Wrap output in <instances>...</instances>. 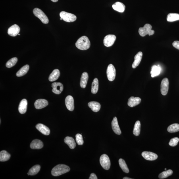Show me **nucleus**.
<instances>
[{"label": "nucleus", "mask_w": 179, "mask_h": 179, "mask_svg": "<svg viewBox=\"0 0 179 179\" xmlns=\"http://www.w3.org/2000/svg\"><path fill=\"white\" fill-rule=\"evenodd\" d=\"M132 178H129L128 177H124L123 178V179H132Z\"/></svg>", "instance_id": "nucleus-42"}, {"label": "nucleus", "mask_w": 179, "mask_h": 179, "mask_svg": "<svg viewBox=\"0 0 179 179\" xmlns=\"http://www.w3.org/2000/svg\"><path fill=\"white\" fill-rule=\"evenodd\" d=\"M29 69V66L26 65L23 66L17 72L16 76L17 77H21L25 75L28 71Z\"/></svg>", "instance_id": "nucleus-27"}, {"label": "nucleus", "mask_w": 179, "mask_h": 179, "mask_svg": "<svg viewBox=\"0 0 179 179\" xmlns=\"http://www.w3.org/2000/svg\"><path fill=\"white\" fill-rule=\"evenodd\" d=\"M41 166L39 165H36L33 166L29 170L27 174L28 176H34L40 170Z\"/></svg>", "instance_id": "nucleus-30"}, {"label": "nucleus", "mask_w": 179, "mask_h": 179, "mask_svg": "<svg viewBox=\"0 0 179 179\" xmlns=\"http://www.w3.org/2000/svg\"><path fill=\"white\" fill-rule=\"evenodd\" d=\"M76 142L79 145H82L84 143L83 137L81 134H77L76 135Z\"/></svg>", "instance_id": "nucleus-37"}, {"label": "nucleus", "mask_w": 179, "mask_h": 179, "mask_svg": "<svg viewBox=\"0 0 179 179\" xmlns=\"http://www.w3.org/2000/svg\"><path fill=\"white\" fill-rule=\"evenodd\" d=\"M70 170L68 166L63 164H59L54 167L51 170V174L53 176H57L66 173Z\"/></svg>", "instance_id": "nucleus-2"}, {"label": "nucleus", "mask_w": 179, "mask_h": 179, "mask_svg": "<svg viewBox=\"0 0 179 179\" xmlns=\"http://www.w3.org/2000/svg\"><path fill=\"white\" fill-rule=\"evenodd\" d=\"M51 86L53 92L56 94H60L63 90V85L61 83L54 82L52 84Z\"/></svg>", "instance_id": "nucleus-10"}, {"label": "nucleus", "mask_w": 179, "mask_h": 179, "mask_svg": "<svg viewBox=\"0 0 179 179\" xmlns=\"http://www.w3.org/2000/svg\"><path fill=\"white\" fill-rule=\"evenodd\" d=\"M107 77L110 81H112L115 79L116 76V70L114 66L110 64L108 66L107 71Z\"/></svg>", "instance_id": "nucleus-7"}, {"label": "nucleus", "mask_w": 179, "mask_h": 179, "mask_svg": "<svg viewBox=\"0 0 179 179\" xmlns=\"http://www.w3.org/2000/svg\"><path fill=\"white\" fill-rule=\"evenodd\" d=\"M18 35H20V34H18Z\"/></svg>", "instance_id": "nucleus-45"}, {"label": "nucleus", "mask_w": 179, "mask_h": 179, "mask_svg": "<svg viewBox=\"0 0 179 179\" xmlns=\"http://www.w3.org/2000/svg\"><path fill=\"white\" fill-rule=\"evenodd\" d=\"M18 61V59L16 57L12 58L8 60L6 64V67L8 68H11L15 65Z\"/></svg>", "instance_id": "nucleus-36"}, {"label": "nucleus", "mask_w": 179, "mask_h": 179, "mask_svg": "<svg viewBox=\"0 0 179 179\" xmlns=\"http://www.w3.org/2000/svg\"><path fill=\"white\" fill-rule=\"evenodd\" d=\"M65 103L66 108L70 111H73L74 110V100L73 98L71 96H68L66 97Z\"/></svg>", "instance_id": "nucleus-13"}, {"label": "nucleus", "mask_w": 179, "mask_h": 179, "mask_svg": "<svg viewBox=\"0 0 179 179\" xmlns=\"http://www.w3.org/2000/svg\"><path fill=\"white\" fill-rule=\"evenodd\" d=\"M48 102L45 99H39L35 102L34 105L37 109H42L48 105Z\"/></svg>", "instance_id": "nucleus-14"}, {"label": "nucleus", "mask_w": 179, "mask_h": 179, "mask_svg": "<svg viewBox=\"0 0 179 179\" xmlns=\"http://www.w3.org/2000/svg\"><path fill=\"white\" fill-rule=\"evenodd\" d=\"M60 16L62 20L67 22H73L77 19L76 16L74 14L64 11L60 12Z\"/></svg>", "instance_id": "nucleus-5"}, {"label": "nucleus", "mask_w": 179, "mask_h": 179, "mask_svg": "<svg viewBox=\"0 0 179 179\" xmlns=\"http://www.w3.org/2000/svg\"><path fill=\"white\" fill-rule=\"evenodd\" d=\"M27 101L25 99H23L21 101L18 107L19 111L21 114L25 113L27 108Z\"/></svg>", "instance_id": "nucleus-18"}, {"label": "nucleus", "mask_w": 179, "mask_h": 179, "mask_svg": "<svg viewBox=\"0 0 179 179\" xmlns=\"http://www.w3.org/2000/svg\"><path fill=\"white\" fill-rule=\"evenodd\" d=\"M112 130L116 134L118 135L121 134V131L118 124L117 118L116 117H114L113 118L112 122Z\"/></svg>", "instance_id": "nucleus-15"}, {"label": "nucleus", "mask_w": 179, "mask_h": 179, "mask_svg": "<svg viewBox=\"0 0 179 179\" xmlns=\"http://www.w3.org/2000/svg\"><path fill=\"white\" fill-rule=\"evenodd\" d=\"M112 8L116 11L118 12H123L125 9L126 7L124 4L120 2H116L112 6Z\"/></svg>", "instance_id": "nucleus-21"}, {"label": "nucleus", "mask_w": 179, "mask_h": 179, "mask_svg": "<svg viewBox=\"0 0 179 179\" xmlns=\"http://www.w3.org/2000/svg\"><path fill=\"white\" fill-rule=\"evenodd\" d=\"M33 12L35 16L39 18L43 24L48 23L49 19L42 10L38 8H35L33 10Z\"/></svg>", "instance_id": "nucleus-3"}, {"label": "nucleus", "mask_w": 179, "mask_h": 179, "mask_svg": "<svg viewBox=\"0 0 179 179\" xmlns=\"http://www.w3.org/2000/svg\"><path fill=\"white\" fill-rule=\"evenodd\" d=\"M179 139L178 137H175L170 140L169 143V145L170 146L174 147L178 144L179 142Z\"/></svg>", "instance_id": "nucleus-38"}, {"label": "nucleus", "mask_w": 179, "mask_h": 179, "mask_svg": "<svg viewBox=\"0 0 179 179\" xmlns=\"http://www.w3.org/2000/svg\"><path fill=\"white\" fill-rule=\"evenodd\" d=\"M60 20H62V18H60Z\"/></svg>", "instance_id": "nucleus-43"}, {"label": "nucleus", "mask_w": 179, "mask_h": 179, "mask_svg": "<svg viewBox=\"0 0 179 179\" xmlns=\"http://www.w3.org/2000/svg\"><path fill=\"white\" fill-rule=\"evenodd\" d=\"M142 155L145 159L148 161H154L156 160L158 157L156 154L150 152H143L142 153Z\"/></svg>", "instance_id": "nucleus-12"}, {"label": "nucleus", "mask_w": 179, "mask_h": 179, "mask_svg": "<svg viewBox=\"0 0 179 179\" xmlns=\"http://www.w3.org/2000/svg\"><path fill=\"white\" fill-rule=\"evenodd\" d=\"M168 131L170 133H175L179 131V124H173L168 127Z\"/></svg>", "instance_id": "nucleus-34"}, {"label": "nucleus", "mask_w": 179, "mask_h": 179, "mask_svg": "<svg viewBox=\"0 0 179 179\" xmlns=\"http://www.w3.org/2000/svg\"><path fill=\"white\" fill-rule=\"evenodd\" d=\"M143 53L141 51H139L137 53L134 57V60L132 64V67L133 68H135L140 64L142 59Z\"/></svg>", "instance_id": "nucleus-20"}, {"label": "nucleus", "mask_w": 179, "mask_h": 179, "mask_svg": "<svg viewBox=\"0 0 179 179\" xmlns=\"http://www.w3.org/2000/svg\"><path fill=\"white\" fill-rule=\"evenodd\" d=\"M99 89V81L97 78L94 79L92 85L91 92L93 94H96Z\"/></svg>", "instance_id": "nucleus-28"}, {"label": "nucleus", "mask_w": 179, "mask_h": 179, "mask_svg": "<svg viewBox=\"0 0 179 179\" xmlns=\"http://www.w3.org/2000/svg\"><path fill=\"white\" fill-rule=\"evenodd\" d=\"M167 20L168 21L170 22L179 20V14L174 13L168 14L167 17Z\"/></svg>", "instance_id": "nucleus-31"}, {"label": "nucleus", "mask_w": 179, "mask_h": 179, "mask_svg": "<svg viewBox=\"0 0 179 179\" xmlns=\"http://www.w3.org/2000/svg\"><path fill=\"white\" fill-rule=\"evenodd\" d=\"M11 156L7 151L3 150L0 152V161L5 162L10 159Z\"/></svg>", "instance_id": "nucleus-29"}, {"label": "nucleus", "mask_w": 179, "mask_h": 179, "mask_svg": "<svg viewBox=\"0 0 179 179\" xmlns=\"http://www.w3.org/2000/svg\"><path fill=\"white\" fill-rule=\"evenodd\" d=\"M89 179H97V176L95 174L92 173L90 175V176L89 178Z\"/></svg>", "instance_id": "nucleus-40"}, {"label": "nucleus", "mask_w": 179, "mask_h": 179, "mask_svg": "<svg viewBox=\"0 0 179 179\" xmlns=\"http://www.w3.org/2000/svg\"><path fill=\"white\" fill-rule=\"evenodd\" d=\"M76 47L81 50H86L90 47L91 43L88 37L83 36L79 38L75 43Z\"/></svg>", "instance_id": "nucleus-1"}, {"label": "nucleus", "mask_w": 179, "mask_h": 179, "mask_svg": "<svg viewBox=\"0 0 179 179\" xmlns=\"http://www.w3.org/2000/svg\"><path fill=\"white\" fill-rule=\"evenodd\" d=\"M141 128L140 122L139 121H137L134 125L133 134L135 136H138L140 134Z\"/></svg>", "instance_id": "nucleus-32"}, {"label": "nucleus", "mask_w": 179, "mask_h": 179, "mask_svg": "<svg viewBox=\"0 0 179 179\" xmlns=\"http://www.w3.org/2000/svg\"><path fill=\"white\" fill-rule=\"evenodd\" d=\"M172 45L176 48L179 50V41H175L172 43Z\"/></svg>", "instance_id": "nucleus-39"}, {"label": "nucleus", "mask_w": 179, "mask_h": 179, "mask_svg": "<svg viewBox=\"0 0 179 179\" xmlns=\"http://www.w3.org/2000/svg\"><path fill=\"white\" fill-rule=\"evenodd\" d=\"M52 1L54 2V3H55V2H57L59 1V0H51Z\"/></svg>", "instance_id": "nucleus-41"}, {"label": "nucleus", "mask_w": 179, "mask_h": 179, "mask_svg": "<svg viewBox=\"0 0 179 179\" xmlns=\"http://www.w3.org/2000/svg\"><path fill=\"white\" fill-rule=\"evenodd\" d=\"M173 171L171 170H169L164 171L159 174V178L160 179H164L167 178L168 177L172 175Z\"/></svg>", "instance_id": "nucleus-35"}, {"label": "nucleus", "mask_w": 179, "mask_h": 179, "mask_svg": "<svg viewBox=\"0 0 179 179\" xmlns=\"http://www.w3.org/2000/svg\"><path fill=\"white\" fill-rule=\"evenodd\" d=\"M89 107L90 108L92 111L95 112H97L100 111L101 109V105L96 102H91L88 103Z\"/></svg>", "instance_id": "nucleus-23"}, {"label": "nucleus", "mask_w": 179, "mask_h": 179, "mask_svg": "<svg viewBox=\"0 0 179 179\" xmlns=\"http://www.w3.org/2000/svg\"><path fill=\"white\" fill-rule=\"evenodd\" d=\"M119 164L120 167L123 171L126 173H128L129 172V170L124 160L122 159H120Z\"/></svg>", "instance_id": "nucleus-33"}, {"label": "nucleus", "mask_w": 179, "mask_h": 179, "mask_svg": "<svg viewBox=\"0 0 179 179\" xmlns=\"http://www.w3.org/2000/svg\"><path fill=\"white\" fill-rule=\"evenodd\" d=\"M165 170H166V168H165Z\"/></svg>", "instance_id": "nucleus-44"}, {"label": "nucleus", "mask_w": 179, "mask_h": 179, "mask_svg": "<svg viewBox=\"0 0 179 179\" xmlns=\"http://www.w3.org/2000/svg\"><path fill=\"white\" fill-rule=\"evenodd\" d=\"M116 37L114 35L106 36L104 39V45L106 47H110L113 45L116 40Z\"/></svg>", "instance_id": "nucleus-8"}, {"label": "nucleus", "mask_w": 179, "mask_h": 179, "mask_svg": "<svg viewBox=\"0 0 179 179\" xmlns=\"http://www.w3.org/2000/svg\"><path fill=\"white\" fill-rule=\"evenodd\" d=\"M89 76L86 72L83 73L81 78L80 86L82 88H86Z\"/></svg>", "instance_id": "nucleus-22"}, {"label": "nucleus", "mask_w": 179, "mask_h": 179, "mask_svg": "<svg viewBox=\"0 0 179 179\" xmlns=\"http://www.w3.org/2000/svg\"><path fill=\"white\" fill-rule=\"evenodd\" d=\"M43 146V144L42 141L38 139L33 140L30 145L31 148L33 149H41L42 148Z\"/></svg>", "instance_id": "nucleus-19"}, {"label": "nucleus", "mask_w": 179, "mask_h": 179, "mask_svg": "<svg viewBox=\"0 0 179 179\" xmlns=\"http://www.w3.org/2000/svg\"><path fill=\"white\" fill-rule=\"evenodd\" d=\"M161 68L159 65H154L152 66L151 71L152 77H154L159 75L161 73Z\"/></svg>", "instance_id": "nucleus-26"}, {"label": "nucleus", "mask_w": 179, "mask_h": 179, "mask_svg": "<svg viewBox=\"0 0 179 179\" xmlns=\"http://www.w3.org/2000/svg\"><path fill=\"white\" fill-rule=\"evenodd\" d=\"M169 88V81L167 78H164L162 80L161 86L162 94L165 96L167 94Z\"/></svg>", "instance_id": "nucleus-9"}, {"label": "nucleus", "mask_w": 179, "mask_h": 179, "mask_svg": "<svg viewBox=\"0 0 179 179\" xmlns=\"http://www.w3.org/2000/svg\"><path fill=\"white\" fill-rule=\"evenodd\" d=\"M64 142L67 144L71 149H74L76 146L74 139L72 137H66L64 139Z\"/></svg>", "instance_id": "nucleus-24"}, {"label": "nucleus", "mask_w": 179, "mask_h": 179, "mask_svg": "<svg viewBox=\"0 0 179 179\" xmlns=\"http://www.w3.org/2000/svg\"><path fill=\"white\" fill-rule=\"evenodd\" d=\"M20 28L18 25L14 24L10 27L8 30V34L9 36L15 37L20 32Z\"/></svg>", "instance_id": "nucleus-11"}, {"label": "nucleus", "mask_w": 179, "mask_h": 179, "mask_svg": "<svg viewBox=\"0 0 179 179\" xmlns=\"http://www.w3.org/2000/svg\"><path fill=\"white\" fill-rule=\"evenodd\" d=\"M141 102V99L139 97H132L128 99V105L131 107H133L138 105Z\"/></svg>", "instance_id": "nucleus-17"}, {"label": "nucleus", "mask_w": 179, "mask_h": 179, "mask_svg": "<svg viewBox=\"0 0 179 179\" xmlns=\"http://www.w3.org/2000/svg\"><path fill=\"white\" fill-rule=\"evenodd\" d=\"M100 163L102 167L105 170H109L111 166V161L108 156L103 154L101 156L100 159Z\"/></svg>", "instance_id": "nucleus-6"}, {"label": "nucleus", "mask_w": 179, "mask_h": 179, "mask_svg": "<svg viewBox=\"0 0 179 179\" xmlns=\"http://www.w3.org/2000/svg\"><path fill=\"white\" fill-rule=\"evenodd\" d=\"M152 26L150 24H146L143 27L139 28L138 32L141 36L144 37L149 35V36L153 35L154 33V31L152 30Z\"/></svg>", "instance_id": "nucleus-4"}, {"label": "nucleus", "mask_w": 179, "mask_h": 179, "mask_svg": "<svg viewBox=\"0 0 179 179\" xmlns=\"http://www.w3.org/2000/svg\"><path fill=\"white\" fill-rule=\"evenodd\" d=\"M60 75L59 70L58 69H55L50 75L49 80L51 82H53L57 80L59 77Z\"/></svg>", "instance_id": "nucleus-25"}, {"label": "nucleus", "mask_w": 179, "mask_h": 179, "mask_svg": "<svg viewBox=\"0 0 179 179\" xmlns=\"http://www.w3.org/2000/svg\"><path fill=\"white\" fill-rule=\"evenodd\" d=\"M36 127L37 130L43 134L48 135L50 133L49 128L44 125L39 124H37Z\"/></svg>", "instance_id": "nucleus-16"}]
</instances>
